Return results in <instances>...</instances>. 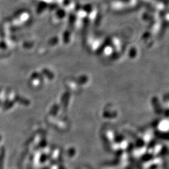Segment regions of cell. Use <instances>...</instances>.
Masks as SVG:
<instances>
[{"label":"cell","instance_id":"cell-1","mask_svg":"<svg viewBox=\"0 0 169 169\" xmlns=\"http://www.w3.org/2000/svg\"><path fill=\"white\" fill-rule=\"evenodd\" d=\"M0 140H1V136H0Z\"/></svg>","mask_w":169,"mask_h":169}]
</instances>
